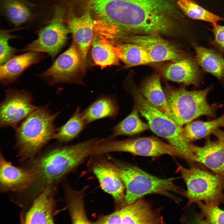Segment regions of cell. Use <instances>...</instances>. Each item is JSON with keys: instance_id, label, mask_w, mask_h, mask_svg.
<instances>
[{"instance_id": "1", "label": "cell", "mask_w": 224, "mask_h": 224, "mask_svg": "<svg viewBox=\"0 0 224 224\" xmlns=\"http://www.w3.org/2000/svg\"><path fill=\"white\" fill-rule=\"evenodd\" d=\"M84 0L102 22L114 27V37L128 32L159 34L171 25L170 6L164 0Z\"/></svg>"}, {"instance_id": "2", "label": "cell", "mask_w": 224, "mask_h": 224, "mask_svg": "<svg viewBox=\"0 0 224 224\" xmlns=\"http://www.w3.org/2000/svg\"><path fill=\"white\" fill-rule=\"evenodd\" d=\"M98 139H92L72 145L54 146L41 151L25 167L32 170L35 180L25 191L33 199L47 187L57 186L65 177L88 157L94 155Z\"/></svg>"}, {"instance_id": "3", "label": "cell", "mask_w": 224, "mask_h": 224, "mask_svg": "<svg viewBox=\"0 0 224 224\" xmlns=\"http://www.w3.org/2000/svg\"><path fill=\"white\" fill-rule=\"evenodd\" d=\"M60 112L52 114L48 105L39 107L15 129L16 156L20 163L32 160L51 139L57 129L54 122Z\"/></svg>"}, {"instance_id": "4", "label": "cell", "mask_w": 224, "mask_h": 224, "mask_svg": "<svg viewBox=\"0 0 224 224\" xmlns=\"http://www.w3.org/2000/svg\"><path fill=\"white\" fill-rule=\"evenodd\" d=\"M109 158L117 168L125 187L123 207L131 204L148 194H161L177 203L180 201L177 195H185V190L174 183V178H159L135 166L112 157Z\"/></svg>"}, {"instance_id": "5", "label": "cell", "mask_w": 224, "mask_h": 224, "mask_svg": "<svg viewBox=\"0 0 224 224\" xmlns=\"http://www.w3.org/2000/svg\"><path fill=\"white\" fill-rule=\"evenodd\" d=\"M212 88L190 91L167 86L164 91L172 119L182 127L202 116L214 117L222 105L208 103L207 96Z\"/></svg>"}, {"instance_id": "6", "label": "cell", "mask_w": 224, "mask_h": 224, "mask_svg": "<svg viewBox=\"0 0 224 224\" xmlns=\"http://www.w3.org/2000/svg\"><path fill=\"white\" fill-rule=\"evenodd\" d=\"M135 105L139 112L145 118L150 129L157 135L167 140L171 145L179 149L185 160L194 162L193 152L194 144L186 138L183 128L166 114L150 103L140 93H133Z\"/></svg>"}, {"instance_id": "7", "label": "cell", "mask_w": 224, "mask_h": 224, "mask_svg": "<svg viewBox=\"0 0 224 224\" xmlns=\"http://www.w3.org/2000/svg\"><path fill=\"white\" fill-rule=\"evenodd\" d=\"M178 170L186 185L187 206L200 201L213 205L224 204V175L194 166L187 168L179 165Z\"/></svg>"}, {"instance_id": "8", "label": "cell", "mask_w": 224, "mask_h": 224, "mask_svg": "<svg viewBox=\"0 0 224 224\" xmlns=\"http://www.w3.org/2000/svg\"><path fill=\"white\" fill-rule=\"evenodd\" d=\"M110 138L98 140L95 148L99 154L113 152H125L135 155L156 157L169 155L185 159L178 148L153 137L118 140Z\"/></svg>"}, {"instance_id": "9", "label": "cell", "mask_w": 224, "mask_h": 224, "mask_svg": "<svg viewBox=\"0 0 224 224\" xmlns=\"http://www.w3.org/2000/svg\"><path fill=\"white\" fill-rule=\"evenodd\" d=\"M63 12L60 7H56L52 19L37 32V39L21 51L46 53L54 61L65 45L69 32L63 21Z\"/></svg>"}, {"instance_id": "10", "label": "cell", "mask_w": 224, "mask_h": 224, "mask_svg": "<svg viewBox=\"0 0 224 224\" xmlns=\"http://www.w3.org/2000/svg\"><path fill=\"white\" fill-rule=\"evenodd\" d=\"M160 208L155 209L142 198L110 214L100 216L94 224H163Z\"/></svg>"}, {"instance_id": "11", "label": "cell", "mask_w": 224, "mask_h": 224, "mask_svg": "<svg viewBox=\"0 0 224 224\" xmlns=\"http://www.w3.org/2000/svg\"><path fill=\"white\" fill-rule=\"evenodd\" d=\"M30 93L25 90L9 88L0 105V126L15 129L23 121L40 106L32 103Z\"/></svg>"}, {"instance_id": "12", "label": "cell", "mask_w": 224, "mask_h": 224, "mask_svg": "<svg viewBox=\"0 0 224 224\" xmlns=\"http://www.w3.org/2000/svg\"><path fill=\"white\" fill-rule=\"evenodd\" d=\"M54 61L49 68L38 75L51 85L70 81L84 64L80 52L75 42Z\"/></svg>"}, {"instance_id": "13", "label": "cell", "mask_w": 224, "mask_h": 224, "mask_svg": "<svg viewBox=\"0 0 224 224\" xmlns=\"http://www.w3.org/2000/svg\"><path fill=\"white\" fill-rule=\"evenodd\" d=\"M117 40H120L119 42L136 44L142 47L147 52L151 63L171 61L187 56L158 34L125 36Z\"/></svg>"}, {"instance_id": "14", "label": "cell", "mask_w": 224, "mask_h": 224, "mask_svg": "<svg viewBox=\"0 0 224 224\" xmlns=\"http://www.w3.org/2000/svg\"><path fill=\"white\" fill-rule=\"evenodd\" d=\"M103 155L92 156V171L101 189L110 194L119 209L123 206L125 187L115 166Z\"/></svg>"}, {"instance_id": "15", "label": "cell", "mask_w": 224, "mask_h": 224, "mask_svg": "<svg viewBox=\"0 0 224 224\" xmlns=\"http://www.w3.org/2000/svg\"><path fill=\"white\" fill-rule=\"evenodd\" d=\"M57 186L46 188L33 200L20 215L23 224H53L54 217L58 211L56 198Z\"/></svg>"}, {"instance_id": "16", "label": "cell", "mask_w": 224, "mask_h": 224, "mask_svg": "<svg viewBox=\"0 0 224 224\" xmlns=\"http://www.w3.org/2000/svg\"><path fill=\"white\" fill-rule=\"evenodd\" d=\"M35 175L30 169L14 166L7 161L1 151L0 154V189L2 193L16 194L28 189L34 183Z\"/></svg>"}, {"instance_id": "17", "label": "cell", "mask_w": 224, "mask_h": 224, "mask_svg": "<svg viewBox=\"0 0 224 224\" xmlns=\"http://www.w3.org/2000/svg\"><path fill=\"white\" fill-rule=\"evenodd\" d=\"M195 58L186 56L163 67L161 73L166 79L185 85L198 87L202 81V72Z\"/></svg>"}, {"instance_id": "18", "label": "cell", "mask_w": 224, "mask_h": 224, "mask_svg": "<svg viewBox=\"0 0 224 224\" xmlns=\"http://www.w3.org/2000/svg\"><path fill=\"white\" fill-rule=\"evenodd\" d=\"M46 57L43 53L35 51H27L21 54L14 55L0 65L1 83L6 85L16 82L26 70Z\"/></svg>"}, {"instance_id": "19", "label": "cell", "mask_w": 224, "mask_h": 224, "mask_svg": "<svg viewBox=\"0 0 224 224\" xmlns=\"http://www.w3.org/2000/svg\"><path fill=\"white\" fill-rule=\"evenodd\" d=\"M95 21L87 12L79 17H72L68 21L69 30L85 63L94 37Z\"/></svg>"}, {"instance_id": "20", "label": "cell", "mask_w": 224, "mask_h": 224, "mask_svg": "<svg viewBox=\"0 0 224 224\" xmlns=\"http://www.w3.org/2000/svg\"><path fill=\"white\" fill-rule=\"evenodd\" d=\"M193 152L195 162L224 175V149L218 140L214 141L208 138L203 146L194 144Z\"/></svg>"}, {"instance_id": "21", "label": "cell", "mask_w": 224, "mask_h": 224, "mask_svg": "<svg viewBox=\"0 0 224 224\" xmlns=\"http://www.w3.org/2000/svg\"><path fill=\"white\" fill-rule=\"evenodd\" d=\"M195 59L205 71L224 82V57L215 49L194 45Z\"/></svg>"}, {"instance_id": "22", "label": "cell", "mask_w": 224, "mask_h": 224, "mask_svg": "<svg viewBox=\"0 0 224 224\" xmlns=\"http://www.w3.org/2000/svg\"><path fill=\"white\" fill-rule=\"evenodd\" d=\"M111 46L119 59L128 67L146 65L151 63L145 49L137 44L111 42Z\"/></svg>"}, {"instance_id": "23", "label": "cell", "mask_w": 224, "mask_h": 224, "mask_svg": "<svg viewBox=\"0 0 224 224\" xmlns=\"http://www.w3.org/2000/svg\"><path fill=\"white\" fill-rule=\"evenodd\" d=\"M65 201L67 208L74 224H93L86 215L84 197L85 189L80 190L73 189L67 183L63 184Z\"/></svg>"}, {"instance_id": "24", "label": "cell", "mask_w": 224, "mask_h": 224, "mask_svg": "<svg viewBox=\"0 0 224 224\" xmlns=\"http://www.w3.org/2000/svg\"><path fill=\"white\" fill-rule=\"evenodd\" d=\"M139 92L150 103L172 118L159 75L155 74L150 77Z\"/></svg>"}, {"instance_id": "25", "label": "cell", "mask_w": 224, "mask_h": 224, "mask_svg": "<svg viewBox=\"0 0 224 224\" xmlns=\"http://www.w3.org/2000/svg\"><path fill=\"white\" fill-rule=\"evenodd\" d=\"M100 35L94 36L91 55L95 64L102 68L119 64V59L112 48L110 41Z\"/></svg>"}, {"instance_id": "26", "label": "cell", "mask_w": 224, "mask_h": 224, "mask_svg": "<svg viewBox=\"0 0 224 224\" xmlns=\"http://www.w3.org/2000/svg\"><path fill=\"white\" fill-rule=\"evenodd\" d=\"M119 107L115 100L108 97L100 99L93 103L82 112L87 124L103 118L115 117Z\"/></svg>"}, {"instance_id": "27", "label": "cell", "mask_w": 224, "mask_h": 224, "mask_svg": "<svg viewBox=\"0 0 224 224\" xmlns=\"http://www.w3.org/2000/svg\"><path fill=\"white\" fill-rule=\"evenodd\" d=\"M87 124L82 112L77 108L68 121L57 129L53 139L61 143H68L76 138Z\"/></svg>"}, {"instance_id": "28", "label": "cell", "mask_w": 224, "mask_h": 224, "mask_svg": "<svg viewBox=\"0 0 224 224\" xmlns=\"http://www.w3.org/2000/svg\"><path fill=\"white\" fill-rule=\"evenodd\" d=\"M221 127H224V114L211 121H192L186 124L183 130L186 139L191 142L212 134Z\"/></svg>"}, {"instance_id": "29", "label": "cell", "mask_w": 224, "mask_h": 224, "mask_svg": "<svg viewBox=\"0 0 224 224\" xmlns=\"http://www.w3.org/2000/svg\"><path fill=\"white\" fill-rule=\"evenodd\" d=\"M139 112L138 108L135 105L131 113L114 128L109 138H114L123 135H133L150 129L148 124L140 118Z\"/></svg>"}, {"instance_id": "30", "label": "cell", "mask_w": 224, "mask_h": 224, "mask_svg": "<svg viewBox=\"0 0 224 224\" xmlns=\"http://www.w3.org/2000/svg\"><path fill=\"white\" fill-rule=\"evenodd\" d=\"M177 3L184 12L193 19L208 22L212 24L217 23L220 21H224V18L207 10L193 0H178Z\"/></svg>"}, {"instance_id": "31", "label": "cell", "mask_w": 224, "mask_h": 224, "mask_svg": "<svg viewBox=\"0 0 224 224\" xmlns=\"http://www.w3.org/2000/svg\"><path fill=\"white\" fill-rule=\"evenodd\" d=\"M2 4L5 15L15 26L23 24L31 16L28 7L21 0H2Z\"/></svg>"}, {"instance_id": "32", "label": "cell", "mask_w": 224, "mask_h": 224, "mask_svg": "<svg viewBox=\"0 0 224 224\" xmlns=\"http://www.w3.org/2000/svg\"><path fill=\"white\" fill-rule=\"evenodd\" d=\"M197 205L200 212L197 215V219L203 224H224V211L218 206L211 205L200 201Z\"/></svg>"}, {"instance_id": "33", "label": "cell", "mask_w": 224, "mask_h": 224, "mask_svg": "<svg viewBox=\"0 0 224 224\" xmlns=\"http://www.w3.org/2000/svg\"><path fill=\"white\" fill-rule=\"evenodd\" d=\"M12 30H2L0 33V64L2 65L14 56L18 50L11 46L9 44L11 39L18 36L11 34Z\"/></svg>"}, {"instance_id": "34", "label": "cell", "mask_w": 224, "mask_h": 224, "mask_svg": "<svg viewBox=\"0 0 224 224\" xmlns=\"http://www.w3.org/2000/svg\"><path fill=\"white\" fill-rule=\"evenodd\" d=\"M212 29H208L213 33L214 38L211 45L224 57V25L217 23L212 24Z\"/></svg>"}, {"instance_id": "35", "label": "cell", "mask_w": 224, "mask_h": 224, "mask_svg": "<svg viewBox=\"0 0 224 224\" xmlns=\"http://www.w3.org/2000/svg\"><path fill=\"white\" fill-rule=\"evenodd\" d=\"M212 134L216 137L224 149V132L218 129L215 130Z\"/></svg>"}]
</instances>
